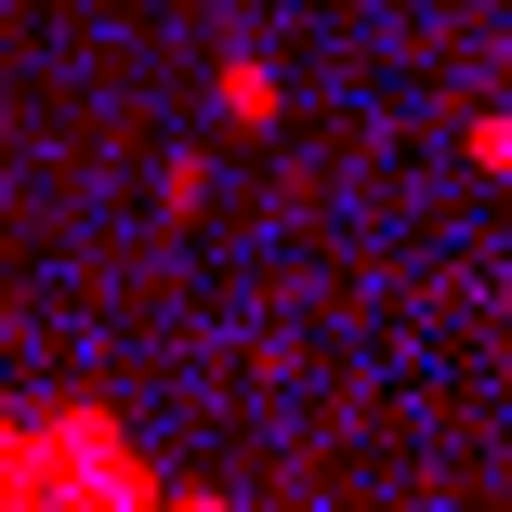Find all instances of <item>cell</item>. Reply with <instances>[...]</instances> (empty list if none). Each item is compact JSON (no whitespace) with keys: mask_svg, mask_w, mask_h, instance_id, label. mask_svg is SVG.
Masks as SVG:
<instances>
[{"mask_svg":"<svg viewBox=\"0 0 512 512\" xmlns=\"http://www.w3.org/2000/svg\"><path fill=\"white\" fill-rule=\"evenodd\" d=\"M0 499H145V460L92 421V407H66L53 434L0 421Z\"/></svg>","mask_w":512,"mask_h":512,"instance_id":"6da1fadb","label":"cell"},{"mask_svg":"<svg viewBox=\"0 0 512 512\" xmlns=\"http://www.w3.org/2000/svg\"><path fill=\"white\" fill-rule=\"evenodd\" d=\"M473 158H486V171H512V119H473Z\"/></svg>","mask_w":512,"mask_h":512,"instance_id":"7a4b0ae2","label":"cell"}]
</instances>
